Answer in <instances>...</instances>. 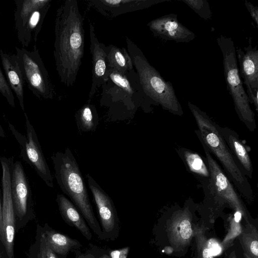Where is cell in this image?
<instances>
[{"instance_id": "1", "label": "cell", "mask_w": 258, "mask_h": 258, "mask_svg": "<svg viewBox=\"0 0 258 258\" xmlns=\"http://www.w3.org/2000/svg\"><path fill=\"white\" fill-rule=\"evenodd\" d=\"M53 55L60 82L75 83L84 53V19L77 0H66L56 10Z\"/></svg>"}, {"instance_id": "2", "label": "cell", "mask_w": 258, "mask_h": 258, "mask_svg": "<svg viewBox=\"0 0 258 258\" xmlns=\"http://www.w3.org/2000/svg\"><path fill=\"white\" fill-rule=\"evenodd\" d=\"M187 106L198 127L195 131L197 137L202 140L212 155L221 163L224 172L238 193L247 200H252L254 193L250 184L222 136L219 125L191 102L188 101Z\"/></svg>"}, {"instance_id": "3", "label": "cell", "mask_w": 258, "mask_h": 258, "mask_svg": "<svg viewBox=\"0 0 258 258\" xmlns=\"http://www.w3.org/2000/svg\"><path fill=\"white\" fill-rule=\"evenodd\" d=\"M127 52L143 90L152 104L160 105L165 110L178 116L183 111L172 83L165 80L148 61L141 49L126 37Z\"/></svg>"}, {"instance_id": "4", "label": "cell", "mask_w": 258, "mask_h": 258, "mask_svg": "<svg viewBox=\"0 0 258 258\" xmlns=\"http://www.w3.org/2000/svg\"><path fill=\"white\" fill-rule=\"evenodd\" d=\"M54 177L61 190L77 206L93 230L98 233L87 189L79 165L71 150L66 147L51 156Z\"/></svg>"}, {"instance_id": "5", "label": "cell", "mask_w": 258, "mask_h": 258, "mask_svg": "<svg viewBox=\"0 0 258 258\" xmlns=\"http://www.w3.org/2000/svg\"><path fill=\"white\" fill-rule=\"evenodd\" d=\"M217 42L223 57L227 88L232 97L235 111L246 128L254 132L256 128L255 115L239 75L234 41L231 38L222 35L217 38Z\"/></svg>"}, {"instance_id": "6", "label": "cell", "mask_w": 258, "mask_h": 258, "mask_svg": "<svg viewBox=\"0 0 258 258\" xmlns=\"http://www.w3.org/2000/svg\"><path fill=\"white\" fill-rule=\"evenodd\" d=\"M16 55L25 83L40 100L52 99L55 95L53 85L36 44L32 51L16 47Z\"/></svg>"}, {"instance_id": "7", "label": "cell", "mask_w": 258, "mask_h": 258, "mask_svg": "<svg viewBox=\"0 0 258 258\" xmlns=\"http://www.w3.org/2000/svg\"><path fill=\"white\" fill-rule=\"evenodd\" d=\"M15 28L23 48L36 42L51 0H15Z\"/></svg>"}, {"instance_id": "8", "label": "cell", "mask_w": 258, "mask_h": 258, "mask_svg": "<svg viewBox=\"0 0 258 258\" xmlns=\"http://www.w3.org/2000/svg\"><path fill=\"white\" fill-rule=\"evenodd\" d=\"M24 116L26 119V136L20 133L10 122L9 129L19 145L21 158L35 170L48 186L53 188V176L42 152L36 133L25 112Z\"/></svg>"}, {"instance_id": "9", "label": "cell", "mask_w": 258, "mask_h": 258, "mask_svg": "<svg viewBox=\"0 0 258 258\" xmlns=\"http://www.w3.org/2000/svg\"><path fill=\"white\" fill-rule=\"evenodd\" d=\"M13 159L4 156L0 157L2 169V186L3 195V220L6 248L9 258L13 256L14 239L15 232V214L11 190V177Z\"/></svg>"}, {"instance_id": "10", "label": "cell", "mask_w": 258, "mask_h": 258, "mask_svg": "<svg viewBox=\"0 0 258 258\" xmlns=\"http://www.w3.org/2000/svg\"><path fill=\"white\" fill-rule=\"evenodd\" d=\"M239 69V73L243 85L246 88V93L249 102L254 105L258 111V49L253 46L251 38L249 39L248 45L236 49Z\"/></svg>"}, {"instance_id": "11", "label": "cell", "mask_w": 258, "mask_h": 258, "mask_svg": "<svg viewBox=\"0 0 258 258\" xmlns=\"http://www.w3.org/2000/svg\"><path fill=\"white\" fill-rule=\"evenodd\" d=\"M11 190L15 216L22 219L32 211V191L21 162H13Z\"/></svg>"}, {"instance_id": "12", "label": "cell", "mask_w": 258, "mask_h": 258, "mask_svg": "<svg viewBox=\"0 0 258 258\" xmlns=\"http://www.w3.org/2000/svg\"><path fill=\"white\" fill-rule=\"evenodd\" d=\"M90 49L92 58V83L87 102L90 101L98 89L108 79L109 72L106 45L96 37L93 24H89Z\"/></svg>"}, {"instance_id": "13", "label": "cell", "mask_w": 258, "mask_h": 258, "mask_svg": "<svg viewBox=\"0 0 258 258\" xmlns=\"http://www.w3.org/2000/svg\"><path fill=\"white\" fill-rule=\"evenodd\" d=\"M147 26L155 37L166 41L186 43L196 37L195 33L180 23L177 15L173 13L152 20Z\"/></svg>"}, {"instance_id": "14", "label": "cell", "mask_w": 258, "mask_h": 258, "mask_svg": "<svg viewBox=\"0 0 258 258\" xmlns=\"http://www.w3.org/2000/svg\"><path fill=\"white\" fill-rule=\"evenodd\" d=\"M169 1L170 0H91L87 2L88 8H93L102 15L112 18Z\"/></svg>"}, {"instance_id": "15", "label": "cell", "mask_w": 258, "mask_h": 258, "mask_svg": "<svg viewBox=\"0 0 258 258\" xmlns=\"http://www.w3.org/2000/svg\"><path fill=\"white\" fill-rule=\"evenodd\" d=\"M86 178L102 227L105 231L110 232L114 228L115 221V209L112 199L89 173Z\"/></svg>"}, {"instance_id": "16", "label": "cell", "mask_w": 258, "mask_h": 258, "mask_svg": "<svg viewBox=\"0 0 258 258\" xmlns=\"http://www.w3.org/2000/svg\"><path fill=\"white\" fill-rule=\"evenodd\" d=\"M0 57L7 81L11 90L16 94L20 107L25 112L24 86L25 83L17 57L15 54L7 53L2 49H0Z\"/></svg>"}, {"instance_id": "17", "label": "cell", "mask_w": 258, "mask_h": 258, "mask_svg": "<svg viewBox=\"0 0 258 258\" xmlns=\"http://www.w3.org/2000/svg\"><path fill=\"white\" fill-rule=\"evenodd\" d=\"M220 133L246 176L252 179L253 169L245 146L236 132L228 127L219 125Z\"/></svg>"}, {"instance_id": "18", "label": "cell", "mask_w": 258, "mask_h": 258, "mask_svg": "<svg viewBox=\"0 0 258 258\" xmlns=\"http://www.w3.org/2000/svg\"><path fill=\"white\" fill-rule=\"evenodd\" d=\"M176 150L186 169L199 181L202 188L207 186L211 173L205 157L185 147H179Z\"/></svg>"}, {"instance_id": "19", "label": "cell", "mask_w": 258, "mask_h": 258, "mask_svg": "<svg viewBox=\"0 0 258 258\" xmlns=\"http://www.w3.org/2000/svg\"><path fill=\"white\" fill-rule=\"evenodd\" d=\"M56 201L62 217L76 227L88 239H91V233L83 218L75 205L65 196L57 194Z\"/></svg>"}, {"instance_id": "20", "label": "cell", "mask_w": 258, "mask_h": 258, "mask_svg": "<svg viewBox=\"0 0 258 258\" xmlns=\"http://www.w3.org/2000/svg\"><path fill=\"white\" fill-rule=\"evenodd\" d=\"M106 51L109 69L122 75L134 70L131 58L125 48L109 44L106 46Z\"/></svg>"}, {"instance_id": "21", "label": "cell", "mask_w": 258, "mask_h": 258, "mask_svg": "<svg viewBox=\"0 0 258 258\" xmlns=\"http://www.w3.org/2000/svg\"><path fill=\"white\" fill-rule=\"evenodd\" d=\"M42 234L52 250L60 255L67 254L78 244L77 241L54 231L47 230Z\"/></svg>"}, {"instance_id": "22", "label": "cell", "mask_w": 258, "mask_h": 258, "mask_svg": "<svg viewBox=\"0 0 258 258\" xmlns=\"http://www.w3.org/2000/svg\"><path fill=\"white\" fill-rule=\"evenodd\" d=\"M77 123L83 131H93L98 124V116L95 106L87 103L77 112Z\"/></svg>"}, {"instance_id": "23", "label": "cell", "mask_w": 258, "mask_h": 258, "mask_svg": "<svg viewBox=\"0 0 258 258\" xmlns=\"http://www.w3.org/2000/svg\"><path fill=\"white\" fill-rule=\"evenodd\" d=\"M185 4L197 14L205 20H210L212 13L207 0H178Z\"/></svg>"}, {"instance_id": "24", "label": "cell", "mask_w": 258, "mask_h": 258, "mask_svg": "<svg viewBox=\"0 0 258 258\" xmlns=\"http://www.w3.org/2000/svg\"><path fill=\"white\" fill-rule=\"evenodd\" d=\"M0 93L6 99L9 104L15 107V98L12 90L10 87L7 80L0 67Z\"/></svg>"}, {"instance_id": "25", "label": "cell", "mask_w": 258, "mask_h": 258, "mask_svg": "<svg viewBox=\"0 0 258 258\" xmlns=\"http://www.w3.org/2000/svg\"><path fill=\"white\" fill-rule=\"evenodd\" d=\"M40 241L39 258H56L55 252L50 248L43 234Z\"/></svg>"}, {"instance_id": "26", "label": "cell", "mask_w": 258, "mask_h": 258, "mask_svg": "<svg viewBox=\"0 0 258 258\" xmlns=\"http://www.w3.org/2000/svg\"><path fill=\"white\" fill-rule=\"evenodd\" d=\"M178 228L179 234L183 239H188L190 237L192 230L190 223L188 220H183L180 221Z\"/></svg>"}, {"instance_id": "27", "label": "cell", "mask_w": 258, "mask_h": 258, "mask_svg": "<svg viewBox=\"0 0 258 258\" xmlns=\"http://www.w3.org/2000/svg\"><path fill=\"white\" fill-rule=\"evenodd\" d=\"M244 5L248 11L251 19L253 21L255 25L257 27L258 7L256 6H254L250 2L247 1V0L244 1Z\"/></svg>"}, {"instance_id": "28", "label": "cell", "mask_w": 258, "mask_h": 258, "mask_svg": "<svg viewBox=\"0 0 258 258\" xmlns=\"http://www.w3.org/2000/svg\"><path fill=\"white\" fill-rule=\"evenodd\" d=\"M213 256H216L221 252V247L215 240L211 239L208 243L207 247Z\"/></svg>"}, {"instance_id": "29", "label": "cell", "mask_w": 258, "mask_h": 258, "mask_svg": "<svg viewBox=\"0 0 258 258\" xmlns=\"http://www.w3.org/2000/svg\"><path fill=\"white\" fill-rule=\"evenodd\" d=\"M2 204H3V195L2 191L0 188V239L2 242L4 243V225L3 220V210H2Z\"/></svg>"}, {"instance_id": "30", "label": "cell", "mask_w": 258, "mask_h": 258, "mask_svg": "<svg viewBox=\"0 0 258 258\" xmlns=\"http://www.w3.org/2000/svg\"><path fill=\"white\" fill-rule=\"evenodd\" d=\"M128 251V247L119 250H115L110 253L111 258H126Z\"/></svg>"}, {"instance_id": "31", "label": "cell", "mask_w": 258, "mask_h": 258, "mask_svg": "<svg viewBox=\"0 0 258 258\" xmlns=\"http://www.w3.org/2000/svg\"><path fill=\"white\" fill-rule=\"evenodd\" d=\"M250 250L255 256L258 254V242L257 240L253 241L250 244Z\"/></svg>"}, {"instance_id": "32", "label": "cell", "mask_w": 258, "mask_h": 258, "mask_svg": "<svg viewBox=\"0 0 258 258\" xmlns=\"http://www.w3.org/2000/svg\"><path fill=\"white\" fill-rule=\"evenodd\" d=\"M204 258H213V256L210 253L208 249L206 247L203 250Z\"/></svg>"}, {"instance_id": "33", "label": "cell", "mask_w": 258, "mask_h": 258, "mask_svg": "<svg viewBox=\"0 0 258 258\" xmlns=\"http://www.w3.org/2000/svg\"><path fill=\"white\" fill-rule=\"evenodd\" d=\"M241 212L240 211H236L234 214V220L237 223L239 222L241 218Z\"/></svg>"}, {"instance_id": "34", "label": "cell", "mask_w": 258, "mask_h": 258, "mask_svg": "<svg viewBox=\"0 0 258 258\" xmlns=\"http://www.w3.org/2000/svg\"><path fill=\"white\" fill-rule=\"evenodd\" d=\"M5 137V131L2 127V125L0 124V138H4Z\"/></svg>"}, {"instance_id": "35", "label": "cell", "mask_w": 258, "mask_h": 258, "mask_svg": "<svg viewBox=\"0 0 258 258\" xmlns=\"http://www.w3.org/2000/svg\"><path fill=\"white\" fill-rule=\"evenodd\" d=\"M100 258H110V257L106 254H104V255L101 256Z\"/></svg>"}]
</instances>
